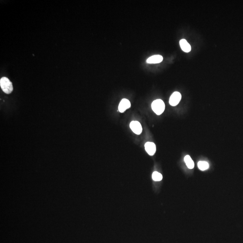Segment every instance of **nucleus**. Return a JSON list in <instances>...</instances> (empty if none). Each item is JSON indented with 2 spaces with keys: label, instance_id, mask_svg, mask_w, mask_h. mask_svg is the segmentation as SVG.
I'll list each match as a JSON object with an SVG mask.
<instances>
[{
  "label": "nucleus",
  "instance_id": "nucleus-1",
  "mask_svg": "<svg viewBox=\"0 0 243 243\" xmlns=\"http://www.w3.org/2000/svg\"><path fill=\"white\" fill-rule=\"evenodd\" d=\"M0 86L3 91L9 94L12 92L13 90L12 83L10 80L6 77H3L0 80Z\"/></svg>",
  "mask_w": 243,
  "mask_h": 243
},
{
  "label": "nucleus",
  "instance_id": "nucleus-2",
  "mask_svg": "<svg viewBox=\"0 0 243 243\" xmlns=\"http://www.w3.org/2000/svg\"><path fill=\"white\" fill-rule=\"evenodd\" d=\"M152 110L154 111V112L157 114V115H160L162 114L164 111H165V103L160 99L155 100L152 102L151 104Z\"/></svg>",
  "mask_w": 243,
  "mask_h": 243
},
{
  "label": "nucleus",
  "instance_id": "nucleus-3",
  "mask_svg": "<svg viewBox=\"0 0 243 243\" xmlns=\"http://www.w3.org/2000/svg\"><path fill=\"white\" fill-rule=\"evenodd\" d=\"M181 99V94L180 92L175 91L171 96L169 99V104L172 106H175L178 104Z\"/></svg>",
  "mask_w": 243,
  "mask_h": 243
},
{
  "label": "nucleus",
  "instance_id": "nucleus-4",
  "mask_svg": "<svg viewBox=\"0 0 243 243\" xmlns=\"http://www.w3.org/2000/svg\"><path fill=\"white\" fill-rule=\"evenodd\" d=\"M130 127L133 132L137 135H140L142 131L141 123L136 121H133L131 122L130 124Z\"/></svg>",
  "mask_w": 243,
  "mask_h": 243
},
{
  "label": "nucleus",
  "instance_id": "nucleus-5",
  "mask_svg": "<svg viewBox=\"0 0 243 243\" xmlns=\"http://www.w3.org/2000/svg\"><path fill=\"white\" fill-rule=\"evenodd\" d=\"M131 107V103L129 100L126 99H123L120 102L119 106V110L120 112L123 113L127 109Z\"/></svg>",
  "mask_w": 243,
  "mask_h": 243
},
{
  "label": "nucleus",
  "instance_id": "nucleus-6",
  "mask_svg": "<svg viewBox=\"0 0 243 243\" xmlns=\"http://www.w3.org/2000/svg\"><path fill=\"white\" fill-rule=\"evenodd\" d=\"M146 151L150 155H153L156 152V145L153 142H147L146 143L145 145Z\"/></svg>",
  "mask_w": 243,
  "mask_h": 243
},
{
  "label": "nucleus",
  "instance_id": "nucleus-7",
  "mask_svg": "<svg viewBox=\"0 0 243 243\" xmlns=\"http://www.w3.org/2000/svg\"><path fill=\"white\" fill-rule=\"evenodd\" d=\"M163 57L160 55H154L149 58L146 60L148 64H158L162 62Z\"/></svg>",
  "mask_w": 243,
  "mask_h": 243
},
{
  "label": "nucleus",
  "instance_id": "nucleus-8",
  "mask_svg": "<svg viewBox=\"0 0 243 243\" xmlns=\"http://www.w3.org/2000/svg\"><path fill=\"white\" fill-rule=\"evenodd\" d=\"M180 45L181 49L184 52L188 53L191 51V47L190 44L185 39H181L180 41Z\"/></svg>",
  "mask_w": 243,
  "mask_h": 243
},
{
  "label": "nucleus",
  "instance_id": "nucleus-9",
  "mask_svg": "<svg viewBox=\"0 0 243 243\" xmlns=\"http://www.w3.org/2000/svg\"><path fill=\"white\" fill-rule=\"evenodd\" d=\"M184 161L187 167L190 169H193L194 168V164L193 160L189 155H187L184 158Z\"/></svg>",
  "mask_w": 243,
  "mask_h": 243
},
{
  "label": "nucleus",
  "instance_id": "nucleus-10",
  "mask_svg": "<svg viewBox=\"0 0 243 243\" xmlns=\"http://www.w3.org/2000/svg\"><path fill=\"white\" fill-rule=\"evenodd\" d=\"M198 167L200 170L204 171L209 168V164L205 161H200L198 163Z\"/></svg>",
  "mask_w": 243,
  "mask_h": 243
},
{
  "label": "nucleus",
  "instance_id": "nucleus-11",
  "mask_svg": "<svg viewBox=\"0 0 243 243\" xmlns=\"http://www.w3.org/2000/svg\"><path fill=\"white\" fill-rule=\"evenodd\" d=\"M152 178L155 181H160L163 178V176L161 173L157 171H155L152 174Z\"/></svg>",
  "mask_w": 243,
  "mask_h": 243
}]
</instances>
